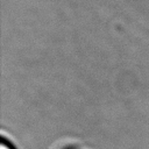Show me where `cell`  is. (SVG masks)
<instances>
[{"label": "cell", "instance_id": "cell-1", "mask_svg": "<svg viewBox=\"0 0 149 149\" xmlns=\"http://www.w3.org/2000/svg\"><path fill=\"white\" fill-rule=\"evenodd\" d=\"M0 149H14L9 143H7V141L2 140L1 141V146H0Z\"/></svg>", "mask_w": 149, "mask_h": 149}]
</instances>
